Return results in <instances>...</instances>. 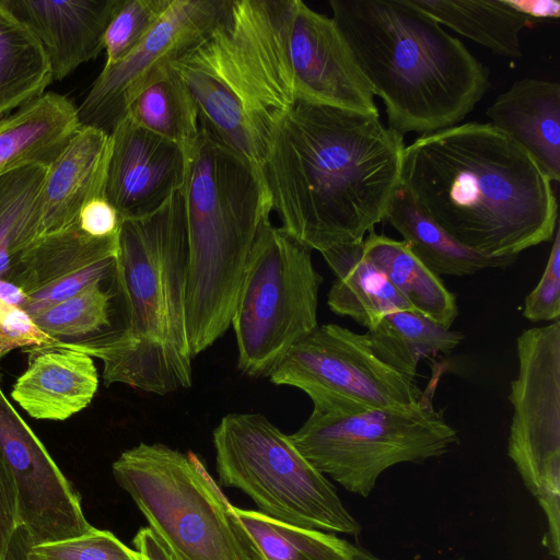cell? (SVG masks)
Here are the masks:
<instances>
[{"label":"cell","instance_id":"obj_1","mask_svg":"<svg viewBox=\"0 0 560 560\" xmlns=\"http://www.w3.org/2000/svg\"><path fill=\"white\" fill-rule=\"evenodd\" d=\"M405 147L380 115L298 101L260 171L279 228L319 253L362 242L385 219Z\"/></svg>","mask_w":560,"mask_h":560},{"label":"cell","instance_id":"obj_2","mask_svg":"<svg viewBox=\"0 0 560 560\" xmlns=\"http://www.w3.org/2000/svg\"><path fill=\"white\" fill-rule=\"evenodd\" d=\"M400 183L445 232L488 256L517 257L558 228L552 182L490 122L418 137L404 149Z\"/></svg>","mask_w":560,"mask_h":560},{"label":"cell","instance_id":"obj_3","mask_svg":"<svg viewBox=\"0 0 560 560\" xmlns=\"http://www.w3.org/2000/svg\"><path fill=\"white\" fill-rule=\"evenodd\" d=\"M188 241L183 187L154 212L121 221L114 269L124 327L61 345L103 362L106 386L159 396L192 384L186 324Z\"/></svg>","mask_w":560,"mask_h":560},{"label":"cell","instance_id":"obj_4","mask_svg":"<svg viewBox=\"0 0 560 560\" xmlns=\"http://www.w3.org/2000/svg\"><path fill=\"white\" fill-rule=\"evenodd\" d=\"M339 32L401 136L458 125L490 86L489 69L411 0H329Z\"/></svg>","mask_w":560,"mask_h":560},{"label":"cell","instance_id":"obj_5","mask_svg":"<svg viewBox=\"0 0 560 560\" xmlns=\"http://www.w3.org/2000/svg\"><path fill=\"white\" fill-rule=\"evenodd\" d=\"M292 0H229L219 21L171 63L200 126L260 175L298 102L289 57Z\"/></svg>","mask_w":560,"mask_h":560},{"label":"cell","instance_id":"obj_6","mask_svg":"<svg viewBox=\"0 0 560 560\" xmlns=\"http://www.w3.org/2000/svg\"><path fill=\"white\" fill-rule=\"evenodd\" d=\"M184 151L186 324L194 358L231 327L252 249L272 207L259 173L203 127Z\"/></svg>","mask_w":560,"mask_h":560},{"label":"cell","instance_id":"obj_7","mask_svg":"<svg viewBox=\"0 0 560 560\" xmlns=\"http://www.w3.org/2000/svg\"><path fill=\"white\" fill-rule=\"evenodd\" d=\"M112 470L177 560H253L232 504L192 452L141 442Z\"/></svg>","mask_w":560,"mask_h":560},{"label":"cell","instance_id":"obj_8","mask_svg":"<svg viewBox=\"0 0 560 560\" xmlns=\"http://www.w3.org/2000/svg\"><path fill=\"white\" fill-rule=\"evenodd\" d=\"M212 436L220 483L247 494L258 512L300 527L360 535L335 486L267 417L225 415Z\"/></svg>","mask_w":560,"mask_h":560},{"label":"cell","instance_id":"obj_9","mask_svg":"<svg viewBox=\"0 0 560 560\" xmlns=\"http://www.w3.org/2000/svg\"><path fill=\"white\" fill-rule=\"evenodd\" d=\"M433 393L423 392L415 405L355 415L312 410L290 438L319 472L348 492L368 498L389 467L441 457L459 443L444 409L433 407Z\"/></svg>","mask_w":560,"mask_h":560},{"label":"cell","instance_id":"obj_10","mask_svg":"<svg viewBox=\"0 0 560 560\" xmlns=\"http://www.w3.org/2000/svg\"><path fill=\"white\" fill-rule=\"evenodd\" d=\"M311 252L270 220L261 225L231 320L244 375L269 377L288 351L317 328L323 277Z\"/></svg>","mask_w":560,"mask_h":560},{"label":"cell","instance_id":"obj_11","mask_svg":"<svg viewBox=\"0 0 560 560\" xmlns=\"http://www.w3.org/2000/svg\"><path fill=\"white\" fill-rule=\"evenodd\" d=\"M511 382L508 456L547 520L542 544L560 558V320L523 330Z\"/></svg>","mask_w":560,"mask_h":560},{"label":"cell","instance_id":"obj_12","mask_svg":"<svg viewBox=\"0 0 560 560\" xmlns=\"http://www.w3.org/2000/svg\"><path fill=\"white\" fill-rule=\"evenodd\" d=\"M269 381L304 392L313 410L339 416L406 407L423 396L415 378L375 355L366 334L337 324L318 325L294 345Z\"/></svg>","mask_w":560,"mask_h":560},{"label":"cell","instance_id":"obj_13","mask_svg":"<svg viewBox=\"0 0 560 560\" xmlns=\"http://www.w3.org/2000/svg\"><path fill=\"white\" fill-rule=\"evenodd\" d=\"M229 0H173L148 35L103 70L78 106L80 126L110 133L130 104L219 21Z\"/></svg>","mask_w":560,"mask_h":560},{"label":"cell","instance_id":"obj_14","mask_svg":"<svg viewBox=\"0 0 560 560\" xmlns=\"http://www.w3.org/2000/svg\"><path fill=\"white\" fill-rule=\"evenodd\" d=\"M0 452L14 480L20 530L28 545L62 540L93 528L79 494L1 386Z\"/></svg>","mask_w":560,"mask_h":560},{"label":"cell","instance_id":"obj_15","mask_svg":"<svg viewBox=\"0 0 560 560\" xmlns=\"http://www.w3.org/2000/svg\"><path fill=\"white\" fill-rule=\"evenodd\" d=\"M49 165L33 163L0 176V278L27 295L70 271L63 232L46 236L43 190Z\"/></svg>","mask_w":560,"mask_h":560},{"label":"cell","instance_id":"obj_16","mask_svg":"<svg viewBox=\"0 0 560 560\" xmlns=\"http://www.w3.org/2000/svg\"><path fill=\"white\" fill-rule=\"evenodd\" d=\"M289 57L298 101L378 115L374 93L332 18L292 0Z\"/></svg>","mask_w":560,"mask_h":560},{"label":"cell","instance_id":"obj_17","mask_svg":"<svg viewBox=\"0 0 560 560\" xmlns=\"http://www.w3.org/2000/svg\"><path fill=\"white\" fill-rule=\"evenodd\" d=\"M105 197L122 220L148 215L185 183V151L128 117L109 133Z\"/></svg>","mask_w":560,"mask_h":560},{"label":"cell","instance_id":"obj_18","mask_svg":"<svg viewBox=\"0 0 560 560\" xmlns=\"http://www.w3.org/2000/svg\"><path fill=\"white\" fill-rule=\"evenodd\" d=\"M122 0H0L42 45L54 81L104 50L105 31Z\"/></svg>","mask_w":560,"mask_h":560},{"label":"cell","instance_id":"obj_19","mask_svg":"<svg viewBox=\"0 0 560 560\" xmlns=\"http://www.w3.org/2000/svg\"><path fill=\"white\" fill-rule=\"evenodd\" d=\"M97 387L93 359L58 340L33 349L11 396L32 418L62 421L85 409Z\"/></svg>","mask_w":560,"mask_h":560},{"label":"cell","instance_id":"obj_20","mask_svg":"<svg viewBox=\"0 0 560 560\" xmlns=\"http://www.w3.org/2000/svg\"><path fill=\"white\" fill-rule=\"evenodd\" d=\"M110 137L94 127L80 126L46 176L42 225L46 236L79 226L82 208L105 196Z\"/></svg>","mask_w":560,"mask_h":560},{"label":"cell","instance_id":"obj_21","mask_svg":"<svg viewBox=\"0 0 560 560\" xmlns=\"http://www.w3.org/2000/svg\"><path fill=\"white\" fill-rule=\"evenodd\" d=\"M490 124L509 135L553 183L560 179V84L522 79L487 108Z\"/></svg>","mask_w":560,"mask_h":560},{"label":"cell","instance_id":"obj_22","mask_svg":"<svg viewBox=\"0 0 560 560\" xmlns=\"http://www.w3.org/2000/svg\"><path fill=\"white\" fill-rule=\"evenodd\" d=\"M79 127L78 106L45 92L0 121V176L26 164L50 165Z\"/></svg>","mask_w":560,"mask_h":560},{"label":"cell","instance_id":"obj_23","mask_svg":"<svg viewBox=\"0 0 560 560\" xmlns=\"http://www.w3.org/2000/svg\"><path fill=\"white\" fill-rule=\"evenodd\" d=\"M384 220L402 236L410 252L439 277H463L489 268H505L517 259L488 256L460 244L416 203L401 183L390 198Z\"/></svg>","mask_w":560,"mask_h":560},{"label":"cell","instance_id":"obj_24","mask_svg":"<svg viewBox=\"0 0 560 560\" xmlns=\"http://www.w3.org/2000/svg\"><path fill=\"white\" fill-rule=\"evenodd\" d=\"M335 275L327 295L330 311L370 329L384 315L413 311L385 276L363 255V241L320 253Z\"/></svg>","mask_w":560,"mask_h":560},{"label":"cell","instance_id":"obj_25","mask_svg":"<svg viewBox=\"0 0 560 560\" xmlns=\"http://www.w3.org/2000/svg\"><path fill=\"white\" fill-rule=\"evenodd\" d=\"M363 255L416 313L451 329L458 316L456 296L402 241L372 231L363 240Z\"/></svg>","mask_w":560,"mask_h":560},{"label":"cell","instance_id":"obj_26","mask_svg":"<svg viewBox=\"0 0 560 560\" xmlns=\"http://www.w3.org/2000/svg\"><path fill=\"white\" fill-rule=\"evenodd\" d=\"M439 24L505 57H521V33L534 22L506 0H411Z\"/></svg>","mask_w":560,"mask_h":560},{"label":"cell","instance_id":"obj_27","mask_svg":"<svg viewBox=\"0 0 560 560\" xmlns=\"http://www.w3.org/2000/svg\"><path fill=\"white\" fill-rule=\"evenodd\" d=\"M54 82L32 31L0 5V121L40 97Z\"/></svg>","mask_w":560,"mask_h":560},{"label":"cell","instance_id":"obj_28","mask_svg":"<svg viewBox=\"0 0 560 560\" xmlns=\"http://www.w3.org/2000/svg\"><path fill=\"white\" fill-rule=\"evenodd\" d=\"M253 560H351L353 544L232 505Z\"/></svg>","mask_w":560,"mask_h":560},{"label":"cell","instance_id":"obj_29","mask_svg":"<svg viewBox=\"0 0 560 560\" xmlns=\"http://www.w3.org/2000/svg\"><path fill=\"white\" fill-rule=\"evenodd\" d=\"M375 355L397 372L415 378L422 359L450 354L464 339L412 311L384 315L365 332Z\"/></svg>","mask_w":560,"mask_h":560},{"label":"cell","instance_id":"obj_30","mask_svg":"<svg viewBox=\"0 0 560 560\" xmlns=\"http://www.w3.org/2000/svg\"><path fill=\"white\" fill-rule=\"evenodd\" d=\"M126 117L183 150L197 138L200 130L192 96L171 67L138 94Z\"/></svg>","mask_w":560,"mask_h":560},{"label":"cell","instance_id":"obj_31","mask_svg":"<svg viewBox=\"0 0 560 560\" xmlns=\"http://www.w3.org/2000/svg\"><path fill=\"white\" fill-rule=\"evenodd\" d=\"M112 298L102 282H96L32 319L57 340L84 337L109 326Z\"/></svg>","mask_w":560,"mask_h":560},{"label":"cell","instance_id":"obj_32","mask_svg":"<svg viewBox=\"0 0 560 560\" xmlns=\"http://www.w3.org/2000/svg\"><path fill=\"white\" fill-rule=\"evenodd\" d=\"M172 1L122 0L105 31L104 67H110L125 58L160 21Z\"/></svg>","mask_w":560,"mask_h":560},{"label":"cell","instance_id":"obj_33","mask_svg":"<svg viewBox=\"0 0 560 560\" xmlns=\"http://www.w3.org/2000/svg\"><path fill=\"white\" fill-rule=\"evenodd\" d=\"M24 560H144L109 530H91L57 541L26 545Z\"/></svg>","mask_w":560,"mask_h":560},{"label":"cell","instance_id":"obj_34","mask_svg":"<svg viewBox=\"0 0 560 560\" xmlns=\"http://www.w3.org/2000/svg\"><path fill=\"white\" fill-rule=\"evenodd\" d=\"M116 259L117 257L104 259L57 279L37 292L27 295L22 310L33 318L74 296L89 285L103 282L108 276L114 275Z\"/></svg>","mask_w":560,"mask_h":560},{"label":"cell","instance_id":"obj_35","mask_svg":"<svg viewBox=\"0 0 560 560\" xmlns=\"http://www.w3.org/2000/svg\"><path fill=\"white\" fill-rule=\"evenodd\" d=\"M523 316L529 322H556L560 317V231L552 237L545 270L524 300Z\"/></svg>","mask_w":560,"mask_h":560},{"label":"cell","instance_id":"obj_36","mask_svg":"<svg viewBox=\"0 0 560 560\" xmlns=\"http://www.w3.org/2000/svg\"><path fill=\"white\" fill-rule=\"evenodd\" d=\"M0 339L11 351L28 346L33 348L50 346L58 341L40 330L21 307L8 304L1 299Z\"/></svg>","mask_w":560,"mask_h":560},{"label":"cell","instance_id":"obj_37","mask_svg":"<svg viewBox=\"0 0 560 560\" xmlns=\"http://www.w3.org/2000/svg\"><path fill=\"white\" fill-rule=\"evenodd\" d=\"M20 530L13 477L0 452V560H9Z\"/></svg>","mask_w":560,"mask_h":560},{"label":"cell","instance_id":"obj_38","mask_svg":"<svg viewBox=\"0 0 560 560\" xmlns=\"http://www.w3.org/2000/svg\"><path fill=\"white\" fill-rule=\"evenodd\" d=\"M121 217L105 196L90 200L81 210L79 226L88 235L104 238L117 235Z\"/></svg>","mask_w":560,"mask_h":560},{"label":"cell","instance_id":"obj_39","mask_svg":"<svg viewBox=\"0 0 560 560\" xmlns=\"http://www.w3.org/2000/svg\"><path fill=\"white\" fill-rule=\"evenodd\" d=\"M135 550L144 560H177L170 548L153 533L150 527H142L132 539Z\"/></svg>","mask_w":560,"mask_h":560},{"label":"cell","instance_id":"obj_40","mask_svg":"<svg viewBox=\"0 0 560 560\" xmlns=\"http://www.w3.org/2000/svg\"><path fill=\"white\" fill-rule=\"evenodd\" d=\"M520 13L534 23L557 20L560 16V2L555 0H506Z\"/></svg>","mask_w":560,"mask_h":560},{"label":"cell","instance_id":"obj_41","mask_svg":"<svg viewBox=\"0 0 560 560\" xmlns=\"http://www.w3.org/2000/svg\"><path fill=\"white\" fill-rule=\"evenodd\" d=\"M0 299L22 308L27 300V294L14 283L0 278Z\"/></svg>","mask_w":560,"mask_h":560},{"label":"cell","instance_id":"obj_42","mask_svg":"<svg viewBox=\"0 0 560 560\" xmlns=\"http://www.w3.org/2000/svg\"><path fill=\"white\" fill-rule=\"evenodd\" d=\"M351 560H382L381 558L373 555L368 549L361 547L360 545L353 544L351 551ZM453 560H462V559H453Z\"/></svg>","mask_w":560,"mask_h":560},{"label":"cell","instance_id":"obj_43","mask_svg":"<svg viewBox=\"0 0 560 560\" xmlns=\"http://www.w3.org/2000/svg\"><path fill=\"white\" fill-rule=\"evenodd\" d=\"M10 351V348L0 339V359Z\"/></svg>","mask_w":560,"mask_h":560}]
</instances>
